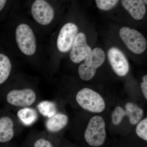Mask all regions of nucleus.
<instances>
[{
    "instance_id": "nucleus-24",
    "label": "nucleus",
    "mask_w": 147,
    "mask_h": 147,
    "mask_svg": "<svg viewBox=\"0 0 147 147\" xmlns=\"http://www.w3.org/2000/svg\"><path fill=\"white\" fill-rule=\"evenodd\" d=\"M143 1L145 3V4L147 5V0H143Z\"/></svg>"
},
{
    "instance_id": "nucleus-20",
    "label": "nucleus",
    "mask_w": 147,
    "mask_h": 147,
    "mask_svg": "<svg viewBox=\"0 0 147 147\" xmlns=\"http://www.w3.org/2000/svg\"><path fill=\"white\" fill-rule=\"evenodd\" d=\"M136 132L138 137L145 141H147V119L140 121L136 128Z\"/></svg>"
},
{
    "instance_id": "nucleus-15",
    "label": "nucleus",
    "mask_w": 147,
    "mask_h": 147,
    "mask_svg": "<svg viewBox=\"0 0 147 147\" xmlns=\"http://www.w3.org/2000/svg\"><path fill=\"white\" fill-rule=\"evenodd\" d=\"M11 69V64L9 58L4 54L0 53V85L8 79Z\"/></svg>"
},
{
    "instance_id": "nucleus-4",
    "label": "nucleus",
    "mask_w": 147,
    "mask_h": 147,
    "mask_svg": "<svg viewBox=\"0 0 147 147\" xmlns=\"http://www.w3.org/2000/svg\"><path fill=\"white\" fill-rule=\"evenodd\" d=\"M119 33L127 47L132 53L140 55L146 49V40L143 35L137 30L124 27L120 29Z\"/></svg>"
},
{
    "instance_id": "nucleus-14",
    "label": "nucleus",
    "mask_w": 147,
    "mask_h": 147,
    "mask_svg": "<svg viewBox=\"0 0 147 147\" xmlns=\"http://www.w3.org/2000/svg\"><path fill=\"white\" fill-rule=\"evenodd\" d=\"M125 110L126 116L129 117V122L133 125L138 123L144 115L143 110L133 102H127L125 105Z\"/></svg>"
},
{
    "instance_id": "nucleus-17",
    "label": "nucleus",
    "mask_w": 147,
    "mask_h": 147,
    "mask_svg": "<svg viewBox=\"0 0 147 147\" xmlns=\"http://www.w3.org/2000/svg\"><path fill=\"white\" fill-rule=\"evenodd\" d=\"M37 107L40 113L48 118L57 113L56 105L51 101H42L40 102Z\"/></svg>"
},
{
    "instance_id": "nucleus-23",
    "label": "nucleus",
    "mask_w": 147,
    "mask_h": 147,
    "mask_svg": "<svg viewBox=\"0 0 147 147\" xmlns=\"http://www.w3.org/2000/svg\"><path fill=\"white\" fill-rule=\"evenodd\" d=\"M7 1V0H0V12L5 6Z\"/></svg>"
},
{
    "instance_id": "nucleus-2",
    "label": "nucleus",
    "mask_w": 147,
    "mask_h": 147,
    "mask_svg": "<svg viewBox=\"0 0 147 147\" xmlns=\"http://www.w3.org/2000/svg\"><path fill=\"white\" fill-rule=\"evenodd\" d=\"M106 137L105 123L100 116H95L90 120L85 131L84 138L92 147H99L105 142Z\"/></svg>"
},
{
    "instance_id": "nucleus-1",
    "label": "nucleus",
    "mask_w": 147,
    "mask_h": 147,
    "mask_svg": "<svg viewBox=\"0 0 147 147\" xmlns=\"http://www.w3.org/2000/svg\"><path fill=\"white\" fill-rule=\"evenodd\" d=\"M105 59L104 51L99 47L95 48L85 59L84 63L79 66V77L84 81L90 80L94 77L97 69L104 63Z\"/></svg>"
},
{
    "instance_id": "nucleus-5",
    "label": "nucleus",
    "mask_w": 147,
    "mask_h": 147,
    "mask_svg": "<svg viewBox=\"0 0 147 147\" xmlns=\"http://www.w3.org/2000/svg\"><path fill=\"white\" fill-rule=\"evenodd\" d=\"M16 40L19 49L25 55L31 56L35 53L36 39L33 31L28 25L21 24L17 27Z\"/></svg>"
},
{
    "instance_id": "nucleus-3",
    "label": "nucleus",
    "mask_w": 147,
    "mask_h": 147,
    "mask_svg": "<svg viewBox=\"0 0 147 147\" xmlns=\"http://www.w3.org/2000/svg\"><path fill=\"white\" fill-rule=\"evenodd\" d=\"M77 103L82 108L89 112L100 113L105 108V103L97 92L89 88L80 90L76 95Z\"/></svg>"
},
{
    "instance_id": "nucleus-18",
    "label": "nucleus",
    "mask_w": 147,
    "mask_h": 147,
    "mask_svg": "<svg viewBox=\"0 0 147 147\" xmlns=\"http://www.w3.org/2000/svg\"><path fill=\"white\" fill-rule=\"evenodd\" d=\"M125 116L126 113L125 110L120 106H117L115 108L112 114V123L115 125H119Z\"/></svg>"
},
{
    "instance_id": "nucleus-8",
    "label": "nucleus",
    "mask_w": 147,
    "mask_h": 147,
    "mask_svg": "<svg viewBox=\"0 0 147 147\" xmlns=\"http://www.w3.org/2000/svg\"><path fill=\"white\" fill-rule=\"evenodd\" d=\"M108 56L114 72L119 76H126L129 71V64L123 53L117 47H111L108 50Z\"/></svg>"
},
{
    "instance_id": "nucleus-10",
    "label": "nucleus",
    "mask_w": 147,
    "mask_h": 147,
    "mask_svg": "<svg viewBox=\"0 0 147 147\" xmlns=\"http://www.w3.org/2000/svg\"><path fill=\"white\" fill-rule=\"evenodd\" d=\"M71 49L69 57L71 60L75 63H79L84 60L92 50L87 43L86 35L83 32L76 35Z\"/></svg>"
},
{
    "instance_id": "nucleus-21",
    "label": "nucleus",
    "mask_w": 147,
    "mask_h": 147,
    "mask_svg": "<svg viewBox=\"0 0 147 147\" xmlns=\"http://www.w3.org/2000/svg\"><path fill=\"white\" fill-rule=\"evenodd\" d=\"M33 147H54V146L49 140L45 138H40L35 141Z\"/></svg>"
},
{
    "instance_id": "nucleus-19",
    "label": "nucleus",
    "mask_w": 147,
    "mask_h": 147,
    "mask_svg": "<svg viewBox=\"0 0 147 147\" xmlns=\"http://www.w3.org/2000/svg\"><path fill=\"white\" fill-rule=\"evenodd\" d=\"M119 0H95L97 7L100 10L108 11L114 8Z\"/></svg>"
},
{
    "instance_id": "nucleus-12",
    "label": "nucleus",
    "mask_w": 147,
    "mask_h": 147,
    "mask_svg": "<svg viewBox=\"0 0 147 147\" xmlns=\"http://www.w3.org/2000/svg\"><path fill=\"white\" fill-rule=\"evenodd\" d=\"M14 135V124L12 119L6 116L0 118V143L10 142Z\"/></svg>"
},
{
    "instance_id": "nucleus-16",
    "label": "nucleus",
    "mask_w": 147,
    "mask_h": 147,
    "mask_svg": "<svg viewBox=\"0 0 147 147\" xmlns=\"http://www.w3.org/2000/svg\"><path fill=\"white\" fill-rule=\"evenodd\" d=\"M17 115L24 124L28 125L34 123L37 117L35 110L27 107L19 110L17 113Z\"/></svg>"
},
{
    "instance_id": "nucleus-7",
    "label": "nucleus",
    "mask_w": 147,
    "mask_h": 147,
    "mask_svg": "<svg viewBox=\"0 0 147 147\" xmlns=\"http://www.w3.org/2000/svg\"><path fill=\"white\" fill-rule=\"evenodd\" d=\"M33 17L38 24L46 26L50 24L55 16V11L45 0H36L31 8Z\"/></svg>"
},
{
    "instance_id": "nucleus-13",
    "label": "nucleus",
    "mask_w": 147,
    "mask_h": 147,
    "mask_svg": "<svg viewBox=\"0 0 147 147\" xmlns=\"http://www.w3.org/2000/svg\"><path fill=\"white\" fill-rule=\"evenodd\" d=\"M68 122V117L62 113H56L48 118L46 123V128L51 132H57L64 128Z\"/></svg>"
},
{
    "instance_id": "nucleus-22",
    "label": "nucleus",
    "mask_w": 147,
    "mask_h": 147,
    "mask_svg": "<svg viewBox=\"0 0 147 147\" xmlns=\"http://www.w3.org/2000/svg\"><path fill=\"white\" fill-rule=\"evenodd\" d=\"M143 82L141 83V89L146 100L147 99V75H145L142 78Z\"/></svg>"
},
{
    "instance_id": "nucleus-9",
    "label": "nucleus",
    "mask_w": 147,
    "mask_h": 147,
    "mask_svg": "<svg viewBox=\"0 0 147 147\" xmlns=\"http://www.w3.org/2000/svg\"><path fill=\"white\" fill-rule=\"evenodd\" d=\"M78 31V27L73 23H67L64 25L61 29L57 40L59 51L64 53L70 50Z\"/></svg>"
},
{
    "instance_id": "nucleus-11",
    "label": "nucleus",
    "mask_w": 147,
    "mask_h": 147,
    "mask_svg": "<svg viewBox=\"0 0 147 147\" xmlns=\"http://www.w3.org/2000/svg\"><path fill=\"white\" fill-rule=\"evenodd\" d=\"M124 8L136 20H141L146 14V4L143 0H121Z\"/></svg>"
},
{
    "instance_id": "nucleus-6",
    "label": "nucleus",
    "mask_w": 147,
    "mask_h": 147,
    "mask_svg": "<svg viewBox=\"0 0 147 147\" xmlns=\"http://www.w3.org/2000/svg\"><path fill=\"white\" fill-rule=\"evenodd\" d=\"M36 98L35 92L30 88L12 90L6 96L7 101L10 105L24 108L32 105Z\"/></svg>"
}]
</instances>
